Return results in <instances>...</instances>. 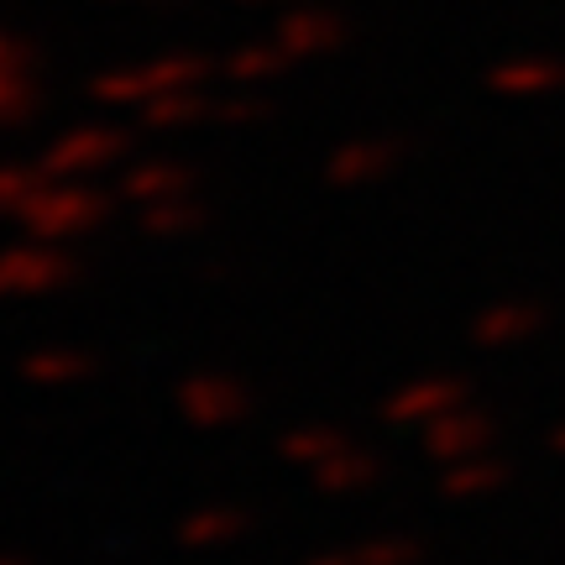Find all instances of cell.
Here are the masks:
<instances>
[{"instance_id": "16", "label": "cell", "mask_w": 565, "mask_h": 565, "mask_svg": "<svg viewBox=\"0 0 565 565\" xmlns=\"http://www.w3.org/2000/svg\"><path fill=\"white\" fill-rule=\"evenodd\" d=\"M487 435V424L477 414H461V408H450L440 419L424 424V450L429 456H440V461H461L466 450H477Z\"/></svg>"}, {"instance_id": "13", "label": "cell", "mask_w": 565, "mask_h": 565, "mask_svg": "<svg viewBox=\"0 0 565 565\" xmlns=\"http://www.w3.org/2000/svg\"><path fill=\"white\" fill-rule=\"evenodd\" d=\"M345 445H356L351 440V429L345 424H330V419H309V424H299V429H288L278 440V456L282 461H294V466H315L320 461H330V456H341Z\"/></svg>"}, {"instance_id": "1", "label": "cell", "mask_w": 565, "mask_h": 565, "mask_svg": "<svg viewBox=\"0 0 565 565\" xmlns=\"http://www.w3.org/2000/svg\"><path fill=\"white\" fill-rule=\"evenodd\" d=\"M121 194H105V189H89V183H68V179H47L21 204V231L38 236V242H74V236H89L95 225H105L110 204Z\"/></svg>"}, {"instance_id": "15", "label": "cell", "mask_w": 565, "mask_h": 565, "mask_svg": "<svg viewBox=\"0 0 565 565\" xmlns=\"http://www.w3.org/2000/svg\"><path fill=\"white\" fill-rule=\"evenodd\" d=\"M492 89L498 95H550L565 84V63L555 58H508L492 68Z\"/></svg>"}, {"instance_id": "18", "label": "cell", "mask_w": 565, "mask_h": 565, "mask_svg": "<svg viewBox=\"0 0 565 565\" xmlns=\"http://www.w3.org/2000/svg\"><path fill=\"white\" fill-rule=\"evenodd\" d=\"M204 225V204H194L189 194H173V200L141 204V231L158 236V242H173V236H189Z\"/></svg>"}, {"instance_id": "6", "label": "cell", "mask_w": 565, "mask_h": 565, "mask_svg": "<svg viewBox=\"0 0 565 565\" xmlns=\"http://www.w3.org/2000/svg\"><path fill=\"white\" fill-rule=\"evenodd\" d=\"M273 42H278L288 58H315V53L341 47V42H345V21L335 17L330 6H294V11L278 21Z\"/></svg>"}, {"instance_id": "11", "label": "cell", "mask_w": 565, "mask_h": 565, "mask_svg": "<svg viewBox=\"0 0 565 565\" xmlns=\"http://www.w3.org/2000/svg\"><path fill=\"white\" fill-rule=\"evenodd\" d=\"M383 477V461L362 450V445H345L341 456H330V461L315 466V492L324 498H351V492H366V487Z\"/></svg>"}, {"instance_id": "9", "label": "cell", "mask_w": 565, "mask_h": 565, "mask_svg": "<svg viewBox=\"0 0 565 565\" xmlns=\"http://www.w3.org/2000/svg\"><path fill=\"white\" fill-rule=\"evenodd\" d=\"M246 529H252V513L242 503H204L189 519H179L173 534H179L183 550H221V545H236Z\"/></svg>"}, {"instance_id": "22", "label": "cell", "mask_w": 565, "mask_h": 565, "mask_svg": "<svg viewBox=\"0 0 565 565\" xmlns=\"http://www.w3.org/2000/svg\"><path fill=\"white\" fill-rule=\"evenodd\" d=\"M267 110H273V105H267L263 95H225V100H215L210 116L221 126H252V121H263Z\"/></svg>"}, {"instance_id": "19", "label": "cell", "mask_w": 565, "mask_h": 565, "mask_svg": "<svg viewBox=\"0 0 565 565\" xmlns=\"http://www.w3.org/2000/svg\"><path fill=\"white\" fill-rule=\"evenodd\" d=\"M288 63L294 58L282 53L278 42H246V47H236V53L225 58V79L231 84H267V79H278Z\"/></svg>"}, {"instance_id": "27", "label": "cell", "mask_w": 565, "mask_h": 565, "mask_svg": "<svg viewBox=\"0 0 565 565\" xmlns=\"http://www.w3.org/2000/svg\"><path fill=\"white\" fill-rule=\"evenodd\" d=\"M242 6H263V0H242Z\"/></svg>"}, {"instance_id": "2", "label": "cell", "mask_w": 565, "mask_h": 565, "mask_svg": "<svg viewBox=\"0 0 565 565\" xmlns=\"http://www.w3.org/2000/svg\"><path fill=\"white\" fill-rule=\"evenodd\" d=\"M210 74V58L200 53H168V58H152L141 68H110V74H95L89 79V95L105 105H147L168 95V89H194Z\"/></svg>"}, {"instance_id": "10", "label": "cell", "mask_w": 565, "mask_h": 565, "mask_svg": "<svg viewBox=\"0 0 565 565\" xmlns=\"http://www.w3.org/2000/svg\"><path fill=\"white\" fill-rule=\"evenodd\" d=\"M189 183H194V168L179 158H147L137 168H126L121 173V200L131 204H158V200H173V194H189Z\"/></svg>"}, {"instance_id": "21", "label": "cell", "mask_w": 565, "mask_h": 565, "mask_svg": "<svg viewBox=\"0 0 565 565\" xmlns=\"http://www.w3.org/2000/svg\"><path fill=\"white\" fill-rule=\"evenodd\" d=\"M42 168L38 162H0V215H21V204L42 189Z\"/></svg>"}, {"instance_id": "14", "label": "cell", "mask_w": 565, "mask_h": 565, "mask_svg": "<svg viewBox=\"0 0 565 565\" xmlns=\"http://www.w3.org/2000/svg\"><path fill=\"white\" fill-rule=\"evenodd\" d=\"M419 561V540H404V534H377V540H362V545H335L309 555L303 565H414Z\"/></svg>"}, {"instance_id": "3", "label": "cell", "mask_w": 565, "mask_h": 565, "mask_svg": "<svg viewBox=\"0 0 565 565\" xmlns=\"http://www.w3.org/2000/svg\"><path fill=\"white\" fill-rule=\"evenodd\" d=\"M79 278V263L63 252L58 242H21L0 252V299H32V294H53L63 282Z\"/></svg>"}, {"instance_id": "20", "label": "cell", "mask_w": 565, "mask_h": 565, "mask_svg": "<svg viewBox=\"0 0 565 565\" xmlns=\"http://www.w3.org/2000/svg\"><path fill=\"white\" fill-rule=\"evenodd\" d=\"M32 110H38V84L26 79V68H0V131L32 121Z\"/></svg>"}, {"instance_id": "12", "label": "cell", "mask_w": 565, "mask_h": 565, "mask_svg": "<svg viewBox=\"0 0 565 565\" xmlns=\"http://www.w3.org/2000/svg\"><path fill=\"white\" fill-rule=\"evenodd\" d=\"M26 383L38 387H74L84 377H95V356L89 351H74V345H42V351H26L17 366Z\"/></svg>"}, {"instance_id": "4", "label": "cell", "mask_w": 565, "mask_h": 565, "mask_svg": "<svg viewBox=\"0 0 565 565\" xmlns=\"http://www.w3.org/2000/svg\"><path fill=\"white\" fill-rule=\"evenodd\" d=\"M179 414L194 429H231L252 414V393L231 372H194L179 383Z\"/></svg>"}, {"instance_id": "26", "label": "cell", "mask_w": 565, "mask_h": 565, "mask_svg": "<svg viewBox=\"0 0 565 565\" xmlns=\"http://www.w3.org/2000/svg\"><path fill=\"white\" fill-rule=\"evenodd\" d=\"M0 565H26V561H21V555H6V550H0Z\"/></svg>"}, {"instance_id": "7", "label": "cell", "mask_w": 565, "mask_h": 565, "mask_svg": "<svg viewBox=\"0 0 565 565\" xmlns=\"http://www.w3.org/2000/svg\"><path fill=\"white\" fill-rule=\"evenodd\" d=\"M461 393H466L461 377H414L408 387H398V393L383 398V419L387 424H429L461 404Z\"/></svg>"}, {"instance_id": "25", "label": "cell", "mask_w": 565, "mask_h": 565, "mask_svg": "<svg viewBox=\"0 0 565 565\" xmlns=\"http://www.w3.org/2000/svg\"><path fill=\"white\" fill-rule=\"evenodd\" d=\"M26 63H32V42L0 32V68H26Z\"/></svg>"}, {"instance_id": "24", "label": "cell", "mask_w": 565, "mask_h": 565, "mask_svg": "<svg viewBox=\"0 0 565 565\" xmlns=\"http://www.w3.org/2000/svg\"><path fill=\"white\" fill-rule=\"evenodd\" d=\"M492 477H498L492 466H461V471H450V477L440 482V492H445V498H466V492H482V487H492Z\"/></svg>"}, {"instance_id": "5", "label": "cell", "mask_w": 565, "mask_h": 565, "mask_svg": "<svg viewBox=\"0 0 565 565\" xmlns=\"http://www.w3.org/2000/svg\"><path fill=\"white\" fill-rule=\"evenodd\" d=\"M126 147H131V137H126L121 126H74L68 137H58L42 152L38 168H42V179H84V173L126 158Z\"/></svg>"}, {"instance_id": "17", "label": "cell", "mask_w": 565, "mask_h": 565, "mask_svg": "<svg viewBox=\"0 0 565 565\" xmlns=\"http://www.w3.org/2000/svg\"><path fill=\"white\" fill-rule=\"evenodd\" d=\"M215 110V100H204L200 89H168L158 100L141 105V126L147 131H179V126H194Z\"/></svg>"}, {"instance_id": "23", "label": "cell", "mask_w": 565, "mask_h": 565, "mask_svg": "<svg viewBox=\"0 0 565 565\" xmlns=\"http://www.w3.org/2000/svg\"><path fill=\"white\" fill-rule=\"evenodd\" d=\"M529 324V309H492L477 320V341H513Z\"/></svg>"}, {"instance_id": "8", "label": "cell", "mask_w": 565, "mask_h": 565, "mask_svg": "<svg viewBox=\"0 0 565 565\" xmlns=\"http://www.w3.org/2000/svg\"><path fill=\"white\" fill-rule=\"evenodd\" d=\"M398 141L393 137H356L345 141L335 158L324 162V179L335 183V189H362V183H377L383 173H393V162H398Z\"/></svg>"}]
</instances>
